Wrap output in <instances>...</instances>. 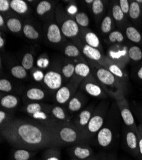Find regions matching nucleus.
Instances as JSON below:
<instances>
[{
    "label": "nucleus",
    "instance_id": "nucleus-26",
    "mask_svg": "<svg viewBox=\"0 0 142 160\" xmlns=\"http://www.w3.org/2000/svg\"><path fill=\"white\" fill-rule=\"evenodd\" d=\"M84 39L87 44L90 46L96 49L100 46V41L99 37L93 32H87L84 36Z\"/></svg>",
    "mask_w": 142,
    "mask_h": 160
},
{
    "label": "nucleus",
    "instance_id": "nucleus-56",
    "mask_svg": "<svg viewBox=\"0 0 142 160\" xmlns=\"http://www.w3.org/2000/svg\"><path fill=\"white\" fill-rule=\"evenodd\" d=\"M105 154H102V155H101V158L99 159V160H105Z\"/></svg>",
    "mask_w": 142,
    "mask_h": 160
},
{
    "label": "nucleus",
    "instance_id": "nucleus-8",
    "mask_svg": "<svg viewBox=\"0 0 142 160\" xmlns=\"http://www.w3.org/2000/svg\"><path fill=\"white\" fill-rule=\"evenodd\" d=\"M69 153L73 159L79 160H86L94 156L93 149L85 143L72 145L69 149Z\"/></svg>",
    "mask_w": 142,
    "mask_h": 160
},
{
    "label": "nucleus",
    "instance_id": "nucleus-22",
    "mask_svg": "<svg viewBox=\"0 0 142 160\" xmlns=\"http://www.w3.org/2000/svg\"><path fill=\"white\" fill-rule=\"evenodd\" d=\"M43 160H61V154L59 147L47 148L43 153Z\"/></svg>",
    "mask_w": 142,
    "mask_h": 160
},
{
    "label": "nucleus",
    "instance_id": "nucleus-12",
    "mask_svg": "<svg viewBox=\"0 0 142 160\" xmlns=\"http://www.w3.org/2000/svg\"><path fill=\"white\" fill-rule=\"evenodd\" d=\"M97 142L103 148H107L110 146L113 140V132L108 126H103L96 135Z\"/></svg>",
    "mask_w": 142,
    "mask_h": 160
},
{
    "label": "nucleus",
    "instance_id": "nucleus-51",
    "mask_svg": "<svg viewBox=\"0 0 142 160\" xmlns=\"http://www.w3.org/2000/svg\"><path fill=\"white\" fill-rule=\"evenodd\" d=\"M138 115L140 117V119L141 121V124H142V108H140L138 110Z\"/></svg>",
    "mask_w": 142,
    "mask_h": 160
},
{
    "label": "nucleus",
    "instance_id": "nucleus-16",
    "mask_svg": "<svg viewBox=\"0 0 142 160\" xmlns=\"http://www.w3.org/2000/svg\"><path fill=\"white\" fill-rule=\"evenodd\" d=\"M47 37L48 41L51 43L60 42L62 40V33L59 26L56 23L50 24L47 28Z\"/></svg>",
    "mask_w": 142,
    "mask_h": 160
},
{
    "label": "nucleus",
    "instance_id": "nucleus-45",
    "mask_svg": "<svg viewBox=\"0 0 142 160\" xmlns=\"http://www.w3.org/2000/svg\"><path fill=\"white\" fill-rule=\"evenodd\" d=\"M10 8V2L8 0H1L0 1V11L2 12H6Z\"/></svg>",
    "mask_w": 142,
    "mask_h": 160
},
{
    "label": "nucleus",
    "instance_id": "nucleus-14",
    "mask_svg": "<svg viewBox=\"0 0 142 160\" xmlns=\"http://www.w3.org/2000/svg\"><path fill=\"white\" fill-rule=\"evenodd\" d=\"M49 114L56 121L62 122H71V117L67 110L61 106H52Z\"/></svg>",
    "mask_w": 142,
    "mask_h": 160
},
{
    "label": "nucleus",
    "instance_id": "nucleus-47",
    "mask_svg": "<svg viewBox=\"0 0 142 160\" xmlns=\"http://www.w3.org/2000/svg\"><path fill=\"white\" fill-rule=\"evenodd\" d=\"M139 141V158L138 159L142 160V137L140 135H138Z\"/></svg>",
    "mask_w": 142,
    "mask_h": 160
},
{
    "label": "nucleus",
    "instance_id": "nucleus-42",
    "mask_svg": "<svg viewBox=\"0 0 142 160\" xmlns=\"http://www.w3.org/2000/svg\"><path fill=\"white\" fill-rule=\"evenodd\" d=\"M0 90L4 92H10L12 90V85L9 80L1 79L0 80Z\"/></svg>",
    "mask_w": 142,
    "mask_h": 160
},
{
    "label": "nucleus",
    "instance_id": "nucleus-48",
    "mask_svg": "<svg viewBox=\"0 0 142 160\" xmlns=\"http://www.w3.org/2000/svg\"><path fill=\"white\" fill-rule=\"evenodd\" d=\"M101 155H102V154H98V155H96V156L94 155L93 156L91 157V158L87 159H86V160H99V159L101 158Z\"/></svg>",
    "mask_w": 142,
    "mask_h": 160
},
{
    "label": "nucleus",
    "instance_id": "nucleus-58",
    "mask_svg": "<svg viewBox=\"0 0 142 160\" xmlns=\"http://www.w3.org/2000/svg\"><path fill=\"white\" fill-rule=\"evenodd\" d=\"M72 160H79V159H73Z\"/></svg>",
    "mask_w": 142,
    "mask_h": 160
},
{
    "label": "nucleus",
    "instance_id": "nucleus-52",
    "mask_svg": "<svg viewBox=\"0 0 142 160\" xmlns=\"http://www.w3.org/2000/svg\"><path fill=\"white\" fill-rule=\"evenodd\" d=\"M108 158H109V160H117V156H116V155L114 154H108Z\"/></svg>",
    "mask_w": 142,
    "mask_h": 160
},
{
    "label": "nucleus",
    "instance_id": "nucleus-1",
    "mask_svg": "<svg viewBox=\"0 0 142 160\" xmlns=\"http://www.w3.org/2000/svg\"><path fill=\"white\" fill-rule=\"evenodd\" d=\"M1 135L16 149L36 151L60 146L51 130L36 121L12 119L1 127Z\"/></svg>",
    "mask_w": 142,
    "mask_h": 160
},
{
    "label": "nucleus",
    "instance_id": "nucleus-28",
    "mask_svg": "<svg viewBox=\"0 0 142 160\" xmlns=\"http://www.w3.org/2000/svg\"><path fill=\"white\" fill-rule=\"evenodd\" d=\"M75 73L80 78H87L90 75L91 70L86 63H79L75 65Z\"/></svg>",
    "mask_w": 142,
    "mask_h": 160
},
{
    "label": "nucleus",
    "instance_id": "nucleus-5",
    "mask_svg": "<svg viewBox=\"0 0 142 160\" xmlns=\"http://www.w3.org/2000/svg\"><path fill=\"white\" fill-rule=\"evenodd\" d=\"M80 81L81 79L73 80L70 84L60 88L56 92V101L61 105L67 104L68 101L75 95V92L80 83Z\"/></svg>",
    "mask_w": 142,
    "mask_h": 160
},
{
    "label": "nucleus",
    "instance_id": "nucleus-37",
    "mask_svg": "<svg viewBox=\"0 0 142 160\" xmlns=\"http://www.w3.org/2000/svg\"><path fill=\"white\" fill-rule=\"evenodd\" d=\"M112 16L116 21H122L124 18V14L120 5L116 4L112 8Z\"/></svg>",
    "mask_w": 142,
    "mask_h": 160
},
{
    "label": "nucleus",
    "instance_id": "nucleus-32",
    "mask_svg": "<svg viewBox=\"0 0 142 160\" xmlns=\"http://www.w3.org/2000/svg\"><path fill=\"white\" fill-rule=\"evenodd\" d=\"M11 75L18 79H24L27 76V72L22 65H16L11 69Z\"/></svg>",
    "mask_w": 142,
    "mask_h": 160
},
{
    "label": "nucleus",
    "instance_id": "nucleus-36",
    "mask_svg": "<svg viewBox=\"0 0 142 160\" xmlns=\"http://www.w3.org/2000/svg\"><path fill=\"white\" fill-rule=\"evenodd\" d=\"M112 19L110 16H107L103 19L101 24V30L104 33H108L112 29Z\"/></svg>",
    "mask_w": 142,
    "mask_h": 160
},
{
    "label": "nucleus",
    "instance_id": "nucleus-20",
    "mask_svg": "<svg viewBox=\"0 0 142 160\" xmlns=\"http://www.w3.org/2000/svg\"><path fill=\"white\" fill-rule=\"evenodd\" d=\"M36 152L24 149H16L13 151L12 158L14 160H30L35 154Z\"/></svg>",
    "mask_w": 142,
    "mask_h": 160
},
{
    "label": "nucleus",
    "instance_id": "nucleus-23",
    "mask_svg": "<svg viewBox=\"0 0 142 160\" xmlns=\"http://www.w3.org/2000/svg\"><path fill=\"white\" fill-rule=\"evenodd\" d=\"M10 8L19 14H24L28 10L26 2L23 0H11L10 1Z\"/></svg>",
    "mask_w": 142,
    "mask_h": 160
},
{
    "label": "nucleus",
    "instance_id": "nucleus-25",
    "mask_svg": "<svg viewBox=\"0 0 142 160\" xmlns=\"http://www.w3.org/2000/svg\"><path fill=\"white\" fill-rule=\"evenodd\" d=\"M126 35L130 41L135 43L140 42L141 40V35L140 33L133 26H129L126 28Z\"/></svg>",
    "mask_w": 142,
    "mask_h": 160
},
{
    "label": "nucleus",
    "instance_id": "nucleus-34",
    "mask_svg": "<svg viewBox=\"0 0 142 160\" xmlns=\"http://www.w3.org/2000/svg\"><path fill=\"white\" fill-rule=\"evenodd\" d=\"M75 21L79 26L82 27H87L89 24L88 16L84 12H79L75 15Z\"/></svg>",
    "mask_w": 142,
    "mask_h": 160
},
{
    "label": "nucleus",
    "instance_id": "nucleus-44",
    "mask_svg": "<svg viewBox=\"0 0 142 160\" xmlns=\"http://www.w3.org/2000/svg\"><path fill=\"white\" fill-rule=\"evenodd\" d=\"M119 5L124 12V14H129V12H130V5L129 4V2L127 0H120L119 1Z\"/></svg>",
    "mask_w": 142,
    "mask_h": 160
},
{
    "label": "nucleus",
    "instance_id": "nucleus-24",
    "mask_svg": "<svg viewBox=\"0 0 142 160\" xmlns=\"http://www.w3.org/2000/svg\"><path fill=\"white\" fill-rule=\"evenodd\" d=\"M6 24L8 30L13 33H18L23 29L22 23L19 19L16 18H11L7 19Z\"/></svg>",
    "mask_w": 142,
    "mask_h": 160
},
{
    "label": "nucleus",
    "instance_id": "nucleus-13",
    "mask_svg": "<svg viewBox=\"0 0 142 160\" xmlns=\"http://www.w3.org/2000/svg\"><path fill=\"white\" fill-rule=\"evenodd\" d=\"M61 31L64 37L72 38L78 35L79 32V27L78 24L73 19H66L61 24Z\"/></svg>",
    "mask_w": 142,
    "mask_h": 160
},
{
    "label": "nucleus",
    "instance_id": "nucleus-43",
    "mask_svg": "<svg viewBox=\"0 0 142 160\" xmlns=\"http://www.w3.org/2000/svg\"><path fill=\"white\" fill-rule=\"evenodd\" d=\"M11 120L12 118L10 117L8 113L6 111L3 110H0V126L1 127H3Z\"/></svg>",
    "mask_w": 142,
    "mask_h": 160
},
{
    "label": "nucleus",
    "instance_id": "nucleus-30",
    "mask_svg": "<svg viewBox=\"0 0 142 160\" xmlns=\"http://www.w3.org/2000/svg\"><path fill=\"white\" fill-rule=\"evenodd\" d=\"M21 64L25 70H30L33 68L34 65V57L31 53H25L22 58Z\"/></svg>",
    "mask_w": 142,
    "mask_h": 160
},
{
    "label": "nucleus",
    "instance_id": "nucleus-6",
    "mask_svg": "<svg viewBox=\"0 0 142 160\" xmlns=\"http://www.w3.org/2000/svg\"><path fill=\"white\" fill-rule=\"evenodd\" d=\"M96 75L103 86L111 88L112 89L115 88L117 93L122 92L121 85L119 84L118 79L108 69L101 68H98L96 70Z\"/></svg>",
    "mask_w": 142,
    "mask_h": 160
},
{
    "label": "nucleus",
    "instance_id": "nucleus-38",
    "mask_svg": "<svg viewBox=\"0 0 142 160\" xmlns=\"http://www.w3.org/2000/svg\"><path fill=\"white\" fill-rule=\"evenodd\" d=\"M75 70V66L73 63H69L63 66L62 68V74L66 78H70L74 74Z\"/></svg>",
    "mask_w": 142,
    "mask_h": 160
},
{
    "label": "nucleus",
    "instance_id": "nucleus-4",
    "mask_svg": "<svg viewBox=\"0 0 142 160\" xmlns=\"http://www.w3.org/2000/svg\"><path fill=\"white\" fill-rule=\"evenodd\" d=\"M113 97L116 100L122 121L125 125L136 132L138 135V126L135 124L133 115L130 110V106H129L128 102L123 94V92L117 93L113 96Z\"/></svg>",
    "mask_w": 142,
    "mask_h": 160
},
{
    "label": "nucleus",
    "instance_id": "nucleus-53",
    "mask_svg": "<svg viewBox=\"0 0 142 160\" xmlns=\"http://www.w3.org/2000/svg\"><path fill=\"white\" fill-rule=\"evenodd\" d=\"M4 45H5V41H4L3 38L1 36L0 37V48H3Z\"/></svg>",
    "mask_w": 142,
    "mask_h": 160
},
{
    "label": "nucleus",
    "instance_id": "nucleus-3",
    "mask_svg": "<svg viewBox=\"0 0 142 160\" xmlns=\"http://www.w3.org/2000/svg\"><path fill=\"white\" fill-rule=\"evenodd\" d=\"M107 109V102H103L94 110L91 118L84 131V135L87 140L97 135L98 131L103 127Z\"/></svg>",
    "mask_w": 142,
    "mask_h": 160
},
{
    "label": "nucleus",
    "instance_id": "nucleus-19",
    "mask_svg": "<svg viewBox=\"0 0 142 160\" xmlns=\"http://www.w3.org/2000/svg\"><path fill=\"white\" fill-rule=\"evenodd\" d=\"M0 102H1L2 107L5 109H14L19 103V99L14 95L8 94L1 98Z\"/></svg>",
    "mask_w": 142,
    "mask_h": 160
},
{
    "label": "nucleus",
    "instance_id": "nucleus-15",
    "mask_svg": "<svg viewBox=\"0 0 142 160\" xmlns=\"http://www.w3.org/2000/svg\"><path fill=\"white\" fill-rule=\"evenodd\" d=\"M25 98L28 101L31 102H36L44 100L46 96V92L39 88H31L25 92L24 94Z\"/></svg>",
    "mask_w": 142,
    "mask_h": 160
},
{
    "label": "nucleus",
    "instance_id": "nucleus-27",
    "mask_svg": "<svg viewBox=\"0 0 142 160\" xmlns=\"http://www.w3.org/2000/svg\"><path fill=\"white\" fill-rule=\"evenodd\" d=\"M23 33L25 37L31 40H36L40 37L38 32L35 29L33 26L30 24H26L23 27Z\"/></svg>",
    "mask_w": 142,
    "mask_h": 160
},
{
    "label": "nucleus",
    "instance_id": "nucleus-35",
    "mask_svg": "<svg viewBox=\"0 0 142 160\" xmlns=\"http://www.w3.org/2000/svg\"><path fill=\"white\" fill-rule=\"evenodd\" d=\"M140 12L141 10L139 3L137 2H133L130 7V12H129L130 17L133 19H136L139 18Z\"/></svg>",
    "mask_w": 142,
    "mask_h": 160
},
{
    "label": "nucleus",
    "instance_id": "nucleus-41",
    "mask_svg": "<svg viewBox=\"0 0 142 160\" xmlns=\"http://www.w3.org/2000/svg\"><path fill=\"white\" fill-rule=\"evenodd\" d=\"M109 41L112 42H122L124 41V35L121 32L113 31L109 34Z\"/></svg>",
    "mask_w": 142,
    "mask_h": 160
},
{
    "label": "nucleus",
    "instance_id": "nucleus-40",
    "mask_svg": "<svg viewBox=\"0 0 142 160\" xmlns=\"http://www.w3.org/2000/svg\"><path fill=\"white\" fill-rule=\"evenodd\" d=\"M108 70L113 74L116 78H122L124 77V72L122 70L119 68V67L113 63H111L108 65Z\"/></svg>",
    "mask_w": 142,
    "mask_h": 160
},
{
    "label": "nucleus",
    "instance_id": "nucleus-9",
    "mask_svg": "<svg viewBox=\"0 0 142 160\" xmlns=\"http://www.w3.org/2000/svg\"><path fill=\"white\" fill-rule=\"evenodd\" d=\"M94 112L93 106H91L82 110L73 120V124L74 126L80 130L83 134L87 126L89 124L90 119L91 118Z\"/></svg>",
    "mask_w": 142,
    "mask_h": 160
},
{
    "label": "nucleus",
    "instance_id": "nucleus-10",
    "mask_svg": "<svg viewBox=\"0 0 142 160\" xmlns=\"http://www.w3.org/2000/svg\"><path fill=\"white\" fill-rule=\"evenodd\" d=\"M44 83L45 85L53 92H57L62 86V78L61 74L56 71H50L44 76Z\"/></svg>",
    "mask_w": 142,
    "mask_h": 160
},
{
    "label": "nucleus",
    "instance_id": "nucleus-29",
    "mask_svg": "<svg viewBox=\"0 0 142 160\" xmlns=\"http://www.w3.org/2000/svg\"><path fill=\"white\" fill-rule=\"evenodd\" d=\"M128 55L132 60L138 62L142 59V51L138 46H133L129 49Z\"/></svg>",
    "mask_w": 142,
    "mask_h": 160
},
{
    "label": "nucleus",
    "instance_id": "nucleus-50",
    "mask_svg": "<svg viewBox=\"0 0 142 160\" xmlns=\"http://www.w3.org/2000/svg\"><path fill=\"white\" fill-rule=\"evenodd\" d=\"M137 76L138 77L142 80V67H141V68L139 69V70L138 71V72H137Z\"/></svg>",
    "mask_w": 142,
    "mask_h": 160
},
{
    "label": "nucleus",
    "instance_id": "nucleus-17",
    "mask_svg": "<svg viewBox=\"0 0 142 160\" xmlns=\"http://www.w3.org/2000/svg\"><path fill=\"white\" fill-rule=\"evenodd\" d=\"M85 97L81 94H75V95L67 103L68 110L74 113L80 110L85 104Z\"/></svg>",
    "mask_w": 142,
    "mask_h": 160
},
{
    "label": "nucleus",
    "instance_id": "nucleus-57",
    "mask_svg": "<svg viewBox=\"0 0 142 160\" xmlns=\"http://www.w3.org/2000/svg\"><path fill=\"white\" fill-rule=\"evenodd\" d=\"M105 160H109V158H108V155H106V156H105Z\"/></svg>",
    "mask_w": 142,
    "mask_h": 160
},
{
    "label": "nucleus",
    "instance_id": "nucleus-11",
    "mask_svg": "<svg viewBox=\"0 0 142 160\" xmlns=\"http://www.w3.org/2000/svg\"><path fill=\"white\" fill-rule=\"evenodd\" d=\"M82 88L90 96L94 98H106V94L102 87L99 85L94 80L87 79L84 81Z\"/></svg>",
    "mask_w": 142,
    "mask_h": 160
},
{
    "label": "nucleus",
    "instance_id": "nucleus-7",
    "mask_svg": "<svg viewBox=\"0 0 142 160\" xmlns=\"http://www.w3.org/2000/svg\"><path fill=\"white\" fill-rule=\"evenodd\" d=\"M124 139L127 151L138 159L139 141L137 133L126 126L124 131Z\"/></svg>",
    "mask_w": 142,
    "mask_h": 160
},
{
    "label": "nucleus",
    "instance_id": "nucleus-21",
    "mask_svg": "<svg viewBox=\"0 0 142 160\" xmlns=\"http://www.w3.org/2000/svg\"><path fill=\"white\" fill-rule=\"evenodd\" d=\"M82 52L85 57L92 60L99 61L102 59V55L101 52L98 49L93 48L87 44L83 46Z\"/></svg>",
    "mask_w": 142,
    "mask_h": 160
},
{
    "label": "nucleus",
    "instance_id": "nucleus-46",
    "mask_svg": "<svg viewBox=\"0 0 142 160\" xmlns=\"http://www.w3.org/2000/svg\"><path fill=\"white\" fill-rule=\"evenodd\" d=\"M33 76L34 80H36V82H40V81L44 80L45 75L44 74L43 72H42L41 71L36 70L35 72H33Z\"/></svg>",
    "mask_w": 142,
    "mask_h": 160
},
{
    "label": "nucleus",
    "instance_id": "nucleus-2",
    "mask_svg": "<svg viewBox=\"0 0 142 160\" xmlns=\"http://www.w3.org/2000/svg\"><path fill=\"white\" fill-rule=\"evenodd\" d=\"M48 128L54 133L60 146L73 145L87 141L83 133L71 122L57 121Z\"/></svg>",
    "mask_w": 142,
    "mask_h": 160
},
{
    "label": "nucleus",
    "instance_id": "nucleus-18",
    "mask_svg": "<svg viewBox=\"0 0 142 160\" xmlns=\"http://www.w3.org/2000/svg\"><path fill=\"white\" fill-rule=\"evenodd\" d=\"M51 105L40 102H31L25 106L24 111L28 115L31 116L38 112H45L49 114Z\"/></svg>",
    "mask_w": 142,
    "mask_h": 160
},
{
    "label": "nucleus",
    "instance_id": "nucleus-49",
    "mask_svg": "<svg viewBox=\"0 0 142 160\" xmlns=\"http://www.w3.org/2000/svg\"><path fill=\"white\" fill-rule=\"evenodd\" d=\"M5 21L4 20V18L2 16V15H1L0 16V26H1V27H3V26L5 25Z\"/></svg>",
    "mask_w": 142,
    "mask_h": 160
},
{
    "label": "nucleus",
    "instance_id": "nucleus-31",
    "mask_svg": "<svg viewBox=\"0 0 142 160\" xmlns=\"http://www.w3.org/2000/svg\"><path fill=\"white\" fill-rule=\"evenodd\" d=\"M52 8V4L48 1H42L36 7V13L39 16H44Z\"/></svg>",
    "mask_w": 142,
    "mask_h": 160
},
{
    "label": "nucleus",
    "instance_id": "nucleus-55",
    "mask_svg": "<svg viewBox=\"0 0 142 160\" xmlns=\"http://www.w3.org/2000/svg\"><path fill=\"white\" fill-rule=\"evenodd\" d=\"M93 2H94V0H85V3H89V4H91V3L93 4Z\"/></svg>",
    "mask_w": 142,
    "mask_h": 160
},
{
    "label": "nucleus",
    "instance_id": "nucleus-33",
    "mask_svg": "<svg viewBox=\"0 0 142 160\" xmlns=\"http://www.w3.org/2000/svg\"><path fill=\"white\" fill-rule=\"evenodd\" d=\"M64 53L67 57L71 58H76L80 55V52L78 48L71 44L68 45L65 47L64 50Z\"/></svg>",
    "mask_w": 142,
    "mask_h": 160
},
{
    "label": "nucleus",
    "instance_id": "nucleus-54",
    "mask_svg": "<svg viewBox=\"0 0 142 160\" xmlns=\"http://www.w3.org/2000/svg\"><path fill=\"white\" fill-rule=\"evenodd\" d=\"M138 134L142 137V124H140L138 126Z\"/></svg>",
    "mask_w": 142,
    "mask_h": 160
},
{
    "label": "nucleus",
    "instance_id": "nucleus-39",
    "mask_svg": "<svg viewBox=\"0 0 142 160\" xmlns=\"http://www.w3.org/2000/svg\"><path fill=\"white\" fill-rule=\"evenodd\" d=\"M104 9V5L101 0H94L92 4V10L95 16L101 14Z\"/></svg>",
    "mask_w": 142,
    "mask_h": 160
}]
</instances>
